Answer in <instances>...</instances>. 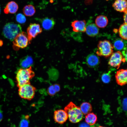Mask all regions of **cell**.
Returning a JSON list of instances; mask_svg holds the SVG:
<instances>
[{
  "mask_svg": "<svg viewBox=\"0 0 127 127\" xmlns=\"http://www.w3.org/2000/svg\"><path fill=\"white\" fill-rule=\"evenodd\" d=\"M124 44L122 40L119 39L115 41L113 47L117 50H121L124 48Z\"/></svg>",
  "mask_w": 127,
  "mask_h": 127,
  "instance_id": "cell-23",
  "label": "cell"
},
{
  "mask_svg": "<svg viewBox=\"0 0 127 127\" xmlns=\"http://www.w3.org/2000/svg\"><path fill=\"white\" fill-rule=\"evenodd\" d=\"M42 31V29L39 24H30L27 30V35L29 43L33 38L40 33Z\"/></svg>",
  "mask_w": 127,
  "mask_h": 127,
  "instance_id": "cell-8",
  "label": "cell"
},
{
  "mask_svg": "<svg viewBox=\"0 0 127 127\" xmlns=\"http://www.w3.org/2000/svg\"><path fill=\"white\" fill-rule=\"evenodd\" d=\"M112 6L116 11L124 12L127 11V0H115Z\"/></svg>",
  "mask_w": 127,
  "mask_h": 127,
  "instance_id": "cell-12",
  "label": "cell"
},
{
  "mask_svg": "<svg viewBox=\"0 0 127 127\" xmlns=\"http://www.w3.org/2000/svg\"><path fill=\"white\" fill-rule=\"evenodd\" d=\"M123 15V19L124 23L127 24V11L124 12Z\"/></svg>",
  "mask_w": 127,
  "mask_h": 127,
  "instance_id": "cell-30",
  "label": "cell"
},
{
  "mask_svg": "<svg viewBox=\"0 0 127 127\" xmlns=\"http://www.w3.org/2000/svg\"><path fill=\"white\" fill-rule=\"evenodd\" d=\"M95 22V24L98 27L104 28L107 25L108 20L106 16L104 15H99L96 18Z\"/></svg>",
  "mask_w": 127,
  "mask_h": 127,
  "instance_id": "cell-15",
  "label": "cell"
},
{
  "mask_svg": "<svg viewBox=\"0 0 127 127\" xmlns=\"http://www.w3.org/2000/svg\"><path fill=\"white\" fill-rule=\"evenodd\" d=\"M13 40V45L17 49L25 48L29 43L27 35L24 32H21L18 34Z\"/></svg>",
  "mask_w": 127,
  "mask_h": 127,
  "instance_id": "cell-6",
  "label": "cell"
},
{
  "mask_svg": "<svg viewBox=\"0 0 127 127\" xmlns=\"http://www.w3.org/2000/svg\"><path fill=\"white\" fill-rule=\"evenodd\" d=\"M69 121L72 123H77L83 119V114L80 107L72 102H70L64 107Z\"/></svg>",
  "mask_w": 127,
  "mask_h": 127,
  "instance_id": "cell-2",
  "label": "cell"
},
{
  "mask_svg": "<svg viewBox=\"0 0 127 127\" xmlns=\"http://www.w3.org/2000/svg\"><path fill=\"white\" fill-rule=\"evenodd\" d=\"M53 86L55 89L56 92H59L60 90V87L59 85L58 84H53Z\"/></svg>",
  "mask_w": 127,
  "mask_h": 127,
  "instance_id": "cell-29",
  "label": "cell"
},
{
  "mask_svg": "<svg viewBox=\"0 0 127 127\" xmlns=\"http://www.w3.org/2000/svg\"><path fill=\"white\" fill-rule=\"evenodd\" d=\"M3 117L2 114L1 112H0V122L2 120Z\"/></svg>",
  "mask_w": 127,
  "mask_h": 127,
  "instance_id": "cell-32",
  "label": "cell"
},
{
  "mask_svg": "<svg viewBox=\"0 0 127 127\" xmlns=\"http://www.w3.org/2000/svg\"><path fill=\"white\" fill-rule=\"evenodd\" d=\"M0 12H1V9H0Z\"/></svg>",
  "mask_w": 127,
  "mask_h": 127,
  "instance_id": "cell-34",
  "label": "cell"
},
{
  "mask_svg": "<svg viewBox=\"0 0 127 127\" xmlns=\"http://www.w3.org/2000/svg\"><path fill=\"white\" fill-rule=\"evenodd\" d=\"M79 127H90L89 125L87 123H83L81 124Z\"/></svg>",
  "mask_w": 127,
  "mask_h": 127,
  "instance_id": "cell-31",
  "label": "cell"
},
{
  "mask_svg": "<svg viewBox=\"0 0 127 127\" xmlns=\"http://www.w3.org/2000/svg\"><path fill=\"white\" fill-rule=\"evenodd\" d=\"M22 32V28L20 25L13 22L7 23L3 29V34L8 39L13 40L16 36Z\"/></svg>",
  "mask_w": 127,
  "mask_h": 127,
  "instance_id": "cell-3",
  "label": "cell"
},
{
  "mask_svg": "<svg viewBox=\"0 0 127 127\" xmlns=\"http://www.w3.org/2000/svg\"><path fill=\"white\" fill-rule=\"evenodd\" d=\"M123 50L122 52V53L123 58L124 59L126 60L127 61V48H123Z\"/></svg>",
  "mask_w": 127,
  "mask_h": 127,
  "instance_id": "cell-28",
  "label": "cell"
},
{
  "mask_svg": "<svg viewBox=\"0 0 127 127\" xmlns=\"http://www.w3.org/2000/svg\"><path fill=\"white\" fill-rule=\"evenodd\" d=\"M35 76V73L31 66L26 68H20L16 73V81L18 87L30 83V81Z\"/></svg>",
  "mask_w": 127,
  "mask_h": 127,
  "instance_id": "cell-1",
  "label": "cell"
},
{
  "mask_svg": "<svg viewBox=\"0 0 127 127\" xmlns=\"http://www.w3.org/2000/svg\"><path fill=\"white\" fill-rule=\"evenodd\" d=\"M127 24L124 23L120 26L119 29V36L123 40H127Z\"/></svg>",
  "mask_w": 127,
  "mask_h": 127,
  "instance_id": "cell-22",
  "label": "cell"
},
{
  "mask_svg": "<svg viewBox=\"0 0 127 127\" xmlns=\"http://www.w3.org/2000/svg\"><path fill=\"white\" fill-rule=\"evenodd\" d=\"M126 61L123 58L122 53L120 51L113 53L111 56L108 64L110 66L118 69L122 62Z\"/></svg>",
  "mask_w": 127,
  "mask_h": 127,
  "instance_id": "cell-7",
  "label": "cell"
},
{
  "mask_svg": "<svg viewBox=\"0 0 127 127\" xmlns=\"http://www.w3.org/2000/svg\"><path fill=\"white\" fill-rule=\"evenodd\" d=\"M87 64L90 66H94L97 65L99 63V60L98 57L94 54L89 55L86 58Z\"/></svg>",
  "mask_w": 127,
  "mask_h": 127,
  "instance_id": "cell-18",
  "label": "cell"
},
{
  "mask_svg": "<svg viewBox=\"0 0 127 127\" xmlns=\"http://www.w3.org/2000/svg\"><path fill=\"white\" fill-rule=\"evenodd\" d=\"M47 92L48 94L51 96H54L57 93L53 84L48 87L47 89Z\"/></svg>",
  "mask_w": 127,
  "mask_h": 127,
  "instance_id": "cell-26",
  "label": "cell"
},
{
  "mask_svg": "<svg viewBox=\"0 0 127 127\" xmlns=\"http://www.w3.org/2000/svg\"><path fill=\"white\" fill-rule=\"evenodd\" d=\"M24 117V118L22 119L20 122V127H28L29 123L28 119L29 116L26 115Z\"/></svg>",
  "mask_w": 127,
  "mask_h": 127,
  "instance_id": "cell-24",
  "label": "cell"
},
{
  "mask_svg": "<svg viewBox=\"0 0 127 127\" xmlns=\"http://www.w3.org/2000/svg\"><path fill=\"white\" fill-rule=\"evenodd\" d=\"M35 12V7L31 4L25 6L23 9V12L24 14L27 16H33Z\"/></svg>",
  "mask_w": 127,
  "mask_h": 127,
  "instance_id": "cell-20",
  "label": "cell"
},
{
  "mask_svg": "<svg viewBox=\"0 0 127 127\" xmlns=\"http://www.w3.org/2000/svg\"><path fill=\"white\" fill-rule=\"evenodd\" d=\"M86 25V22L84 20H75L72 22L71 24L73 30L75 32H85Z\"/></svg>",
  "mask_w": 127,
  "mask_h": 127,
  "instance_id": "cell-11",
  "label": "cell"
},
{
  "mask_svg": "<svg viewBox=\"0 0 127 127\" xmlns=\"http://www.w3.org/2000/svg\"><path fill=\"white\" fill-rule=\"evenodd\" d=\"M68 118L67 114L64 110H58L54 112V119L56 122L59 124H63L66 121Z\"/></svg>",
  "mask_w": 127,
  "mask_h": 127,
  "instance_id": "cell-9",
  "label": "cell"
},
{
  "mask_svg": "<svg viewBox=\"0 0 127 127\" xmlns=\"http://www.w3.org/2000/svg\"><path fill=\"white\" fill-rule=\"evenodd\" d=\"M127 69H120L117 71L115 76L116 81L118 85L122 86L127 83Z\"/></svg>",
  "mask_w": 127,
  "mask_h": 127,
  "instance_id": "cell-10",
  "label": "cell"
},
{
  "mask_svg": "<svg viewBox=\"0 0 127 127\" xmlns=\"http://www.w3.org/2000/svg\"><path fill=\"white\" fill-rule=\"evenodd\" d=\"M97 47L96 53L98 56L107 58L113 53L114 47L109 40H105L99 41Z\"/></svg>",
  "mask_w": 127,
  "mask_h": 127,
  "instance_id": "cell-4",
  "label": "cell"
},
{
  "mask_svg": "<svg viewBox=\"0 0 127 127\" xmlns=\"http://www.w3.org/2000/svg\"><path fill=\"white\" fill-rule=\"evenodd\" d=\"M18 8L17 4L15 2L12 1L8 3L4 10V12L6 14L9 13L14 14L17 12Z\"/></svg>",
  "mask_w": 127,
  "mask_h": 127,
  "instance_id": "cell-14",
  "label": "cell"
},
{
  "mask_svg": "<svg viewBox=\"0 0 127 127\" xmlns=\"http://www.w3.org/2000/svg\"><path fill=\"white\" fill-rule=\"evenodd\" d=\"M80 110L83 114L86 115L90 113L92 110L91 104L87 102L82 103L80 106Z\"/></svg>",
  "mask_w": 127,
  "mask_h": 127,
  "instance_id": "cell-21",
  "label": "cell"
},
{
  "mask_svg": "<svg viewBox=\"0 0 127 127\" xmlns=\"http://www.w3.org/2000/svg\"><path fill=\"white\" fill-rule=\"evenodd\" d=\"M16 20L17 22L22 24L25 22L26 19L24 15L21 13H19L16 16Z\"/></svg>",
  "mask_w": 127,
  "mask_h": 127,
  "instance_id": "cell-25",
  "label": "cell"
},
{
  "mask_svg": "<svg viewBox=\"0 0 127 127\" xmlns=\"http://www.w3.org/2000/svg\"><path fill=\"white\" fill-rule=\"evenodd\" d=\"M97 120L96 115L93 113H90L86 115L85 121L89 125H92L94 124Z\"/></svg>",
  "mask_w": 127,
  "mask_h": 127,
  "instance_id": "cell-19",
  "label": "cell"
},
{
  "mask_svg": "<svg viewBox=\"0 0 127 127\" xmlns=\"http://www.w3.org/2000/svg\"><path fill=\"white\" fill-rule=\"evenodd\" d=\"M33 64V60L30 56H27L22 58L20 60V65L22 68H26L31 66Z\"/></svg>",
  "mask_w": 127,
  "mask_h": 127,
  "instance_id": "cell-17",
  "label": "cell"
},
{
  "mask_svg": "<svg viewBox=\"0 0 127 127\" xmlns=\"http://www.w3.org/2000/svg\"><path fill=\"white\" fill-rule=\"evenodd\" d=\"M97 127H103L102 126H99Z\"/></svg>",
  "mask_w": 127,
  "mask_h": 127,
  "instance_id": "cell-33",
  "label": "cell"
},
{
  "mask_svg": "<svg viewBox=\"0 0 127 127\" xmlns=\"http://www.w3.org/2000/svg\"><path fill=\"white\" fill-rule=\"evenodd\" d=\"M99 29L96 24L93 23H90L86 26V31L88 36L93 37L96 35L99 32Z\"/></svg>",
  "mask_w": 127,
  "mask_h": 127,
  "instance_id": "cell-13",
  "label": "cell"
},
{
  "mask_svg": "<svg viewBox=\"0 0 127 127\" xmlns=\"http://www.w3.org/2000/svg\"><path fill=\"white\" fill-rule=\"evenodd\" d=\"M101 79L103 82L105 83H109L111 80V77L108 73L103 74L101 77Z\"/></svg>",
  "mask_w": 127,
  "mask_h": 127,
  "instance_id": "cell-27",
  "label": "cell"
},
{
  "mask_svg": "<svg viewBox=\"0 0 127 127\" xmlns=\"http://www.w3.org/2000/svg\"><path fill=\"white\" fill-rule=\"evenodd\" d=\"M18 88V95L21 98L31 100L34 98L36 88L30 83L24 84Z\"/></svg>",
  "mask_w": 127,
  "mask_h": 127,
  "instance_id": "cell-5",
  "label": "cell"
},
{
  "mask_svg": "<svg viewBox=\"0 0 127 127\" xmlns=\"http://www.w3.org/2000/svg\"><path fill=\"white\" fill-rule=\"evenodd\" d=\"M41 23L43 28L46 30H49L53 28L55 22L52 18H46L42 20Z\"/></svg>",
  "mask_w": 127,
  "mask_h": 127,
  "instance_id": "cell-16",
  "label": "cell"
}]
</instances>
